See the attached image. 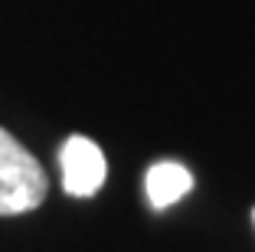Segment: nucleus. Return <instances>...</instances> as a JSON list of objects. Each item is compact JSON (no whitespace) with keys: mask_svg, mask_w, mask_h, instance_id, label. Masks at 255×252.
<instances>
[{"mask_svg":"<svg viewBox=\"0 0 255 252\" xmlns=\"http://www.w3.org/2000/svg\"><path fill=\"white\" fill-rule=\"evenodd\" d=\"M46 200L43 164L0 128V216H20L36 210Z\"/></svg>","mask_w":255,"mask_h":252,"instance_id":"nucleus-1","label":"nucleus"},{"mask_svg":"<svg viewBox=\"0 0 255 252\" xmlns=\"http://www.w3.org/2000/svg\"><path fill=\"white\" fill-rule=\"evenodd\" d=\"M59 167H62V190L69 197H95L108 177L105 154L92 138L72 134L59 148Z\"/></svg>","mask_w":255,"mask_h":252,"instance_id":"nucleus-2","label":"nucleus"},{"mask_svg":"<svg viewBox=\"0 0 255 252\" xmlns=\"http://www.w3.org/2000/svg\"><path fill=\"white\" fill-rule=\"evenodd\" d=\"M144 187H147L150 207L167 210L193 190V174L180 161H157V164H150L147 177H144Z\"/></svg>","mask_w":255,"mask_h":252,"instance_id":"nucleus-3","label":"nucleus"},{"mask_svg":"<svg viewBox=\"0 0 255 252\" xmlns=\"http://www.w3.org/2000/svg\"><path fill=\"white\" fill-rule=\"evenodd\" d=\"M252 220H255V213H252Z\"/></svg>","mask_w":255,"mask_h":252,"instance_id":"nucleus-4","label":"nucleus"}]
</instances>
